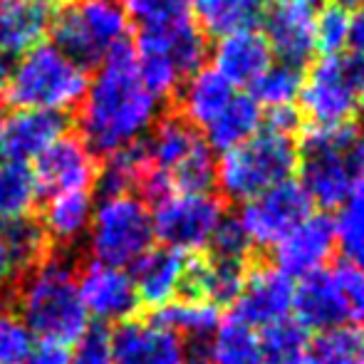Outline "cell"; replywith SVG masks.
I'll return each mask as SVG.
<instances>
[{
  "instance_id": "6da1fadb",
  "label": "cell",
  "mask_w": 364,
  "mask_h": 364,
  "mask_svg": "<svg viewBox=\"0 0 364 364\" xmlns=\"http://www.w3.org/2000/svg\"><path fill=\"white\" fill-rule=\"evenodd\" d=\"M159 107L161 102L146 90L136 70L134 45L127 43L90 75L77 117L80 139L95 156L134 146L159 122Z\"/></svg>"
},
{
  "instance_id": "7a4b0ae2",
  "label": "cell",
  "mask_w": 364,
  "mask_h": 364,
  "mask_svg": "<svg viewBox=\"0 0 364 364\" xmlns=\"http://www.w3.org/2000/svg\"><path fill=\"white\" fill-rule=\"evenodd\" d=\"M15 315L40 342L73 345L90 327V317L77 288L75 265L65 255H48L25 270L13 288Z\"/></svg>"
},
{
  "instance_id": "3957f363",
  "label": "cell",
  "mask_w": 364,
  "mask_h": 364,
  "mask_svg": "<svg viewBox=\"0 0 364 364\" xmlns=\"http://www.w3.org/2000/svg\"><path fill=\"white\" fill-rule=\"evenodd\" d=\"M149 168L141 193L154 203L168 193H208L216 183V159L201 132L181 117H164L141 141Z\"/></svg>"
},
{
  "instance_id": "277c9868",
  "label": "cell",
  "mask_w": 364,
  "mask_h": 364,
  "mask_svg": "<svg viewBox=\"0 0 364 364\" xmlns=\"http://www.w3.org/2000/svg\"><path fill=\"white\" fill-rule=\"evenodd\" d=\"M87 85L90 70L75 63L55 43H43L18 58L3 92L15 109L68 114L82 102Z\"/></svg>"
},
{
  "instance_id": "5b68a950",
  "label": "cell",
  "mask_w": 364,
  "mask_h": 364,
  "mask_svg": "<svg viewBox=\"0 0 364 364\" xmlns=\"http://www.w3.org/2000/svg\"><path fill=\"white\" fill-rule=\"evenodd\" d=\"M297 168L292 136L260 129L240 146L228 149L216 161V183L225 198L248 203L255 196L290 181Z\"/></svg>"
},
{
  "instance_id": "8992f818",
  "label": "cell",
  "mask_w": 364,
  "mask_h": 364,
  "mask_svg": "<svg viewBox=\"0 0 364 364\" xmlns=\"http://www.w3.org/2000/svg\"><path fill=\"white\" fill-rule=\"evenodd\" d=\"M53 43L90 70L129 43V15L117 0H63L53 23Z\"/></svg>"
},
{
  "instance_id": "52a82bcc",
  "label": "cell",
  "mask_w": 364,
  "mask_h": 364,
  "mask_svg": "<svg viewBox=\"0 0 364 364\" xmlns=\"http://www.w3.org/2000/svg\"><path fill=\"white\" fill-rule=\"evenodd\" d=\"M297 166L302 173L300 186L312 203L322 208H340L350 196L362 166L357 159L355 127H310L302 141V154H297Z\"/></svg>"
},
{
  "instance_id": "ba28073f",
  "label": "cell",
  "mask_w": 364,
  "mask_h": 364,
  "mask_svg": "<svg viewBox=\"0 0 364 364\" xmlns=\"http://www.w3.org/2000/svg\"><path fill=\"white\" fill-rule=\"evenodd\" d=\"M90 253L95 263L132 268L151 250V208L136 193L102 196L90 220Z\"/></svg>"
},
{
  "instance_id": "9c48e42d",
  "label": "cell",
  "mask_w": 364,
  "mask_h": 364,
  "mask_svg": "<svg viewBox=\"0 0 364 364\" xmlns=\"http://www.w3.org/2000/svg\"><path fill=\"white\" fill-rule=\"evenodd\" d=\"M364 63L355 58H322L302 77V114L317 129L347 127L362 105Z\"/></svg>"
},
{
  "instance_id": "30bf717a",
  "label": "cell",
  "mask_w": 364,
  "mask_h": 364,
  "mask_svg": "<svg viewBox=\"0 0 364 364\" xmlns=\"http://www.w3.org/2000/svg\"><path fill=\"white\" fill-rule=\"evenodd\" d=\"M223 216V206L213 193H168L154 203V238L168 250L198 255L211 245Z\"/></svg>"
},
{
  "instance_id": "8fae6325",
  "label": "cell",
  "mask_w": 364,
  "mask_h": 364,
  "mask_svg": "<svg viewBox=\"0 0 364 364\" xmlns=\"http://www.w3.org/2000/svg\"><path fill=\"white\" fill-rule=\"evenodd\" d=\"M134 53L139 58H154L168 63L181 77L193 75L203 68L208 55V43L196 18L188 13L146 23L139 28Z\"/></svg>"
},
{
  "instance_id": "7c38bea8",
  "label": "cell",
  "mask_w": 364,
  "mask_h": 364,
  "mask_svg": "<svg viewBox=\"0 0 364 364\" xmlns=\"http://www.w3.org/2000/svg\"><path fill=\"white\" fill-rule=\"evenodd\" d=\"M312 213V201L307 198L300 181H285L270 191L243 203L238 220L248 235L250 245L268 248L290 233L302 218Z\"/></svg>"
},
{
  "instance_id": "4fadbf2b",
  "label": "cell",
  "mask_w": 364,
  "mask_h": 364,
  "mask_svg": "<svg viewBox=\"0 0 364 364\" xmlns=\"http://www.w3.org/2000/svg\"><path fill=\"white\" fill-rule=\"evenodd\" d=\"M292 302H295V283L275 265H258L248 270L238 297L233 302V312L238 322L248 325L250 330L278 325L290 320Z\"/></svg>"
},
{
  "instance_id": "5bb4252c",
  "label": "cell",
  "mask_w": 364,
  "mask_h": 364,
  "mask_svg": "<svg viewBox=\"0 0 364 364\" xmlns=\"http://www.w3.org/2000/svg\"><path fill=\"white\" fill-rule=\"evenodd\" d=\"M100 164L80 136L65 134L35 161L33 178L38 196L55 198L63 193L92 191Z\"/></svg>"
},
{
  "instance_id": "9a60e30c",
  "label": "cell",
  "mask_w": 364,
  "mask_h": 364,
  "mask_svg": "<svg viewBox=\"0 0 364 364\" xmlns=\"http://www.w3.org/2000/svg\"><path fill=\"white\" fill-rule=\"evenodd\" d=\"M335 250V218H330L327 213H310L285 238L275 243V268H280L292 280H305L320 270H327Z\"/></svg>"
},
{
  "instance_id": "2e32d148",
  "label": "cell",
  "mask_w": 364,
  "mask_h": 364,
  "mask_svg": "<svg viewBox=\"0 0 364 364\" xmlns=\"http://www.w3.org/2000/svg\"><path fill=\"white\" fill-rule=\"evenodd\" d=\"M82 305L87 317L97 320L100 325L107 322H127L134 320V312L139 310L132 273L124 268H112L105 263H85L77 278Z\"/></svg>"
},
{
  "instance_id": "e0dca14e",
  "label": "cell",
  "mask_w": 364,
  "mask_h": 364,
  "mask_svg": "<svg viewBox=\"0 0 364 364\" xmlns=\"http://www.w3.org/2000/svg\"><path fill=\"white\" fill-rule=\"evenodd\" d=\"M114 364H188L183 342L156 320H127L112 332Z\"/></svg>"
},
{
  "instance_id": "ac0fdd59",
  "label": "cell",
  "mask_w": 364,
  "mask_h": 364,
  "mask_svg": "<svg viewBox=\"0 0 364 364\" xmlns=\"http://www.w3.org/2000/svg\"><path fill=\"white\" fill-rule=\"evenodd\" d=\"M63 0H0V58H23L53 33Z\"/></svg>"
},
{
  "instance_id": "d6986e66",
  "label": "cell",
  "mask_w": 364,
  "mask_h": 364,
  "mask_svg": "<svg viewBox=\"0 0 364 364\" xmlns=\"http://www.w3.org/2000/svg\"><path fill=\"white\" fill-rule=\"evenodd\" d=\"M65 134H68V117L65 114L40 109H15L13 114L5 117L0 151L8 161L28 166L30 161H38Z\"/></svg>"
},
{
  "instance_id": "ffe728a7",
  "label": "cell",
  "mask_w": 364,
  "mask_h": 364,
  "mask_svg": "<svg viewBox=\"0 0 364 364\" xmlns=\"http://www.w3.org/2000/svg\"><path fill=\"white\" fill-rule=\"evenodd\" d=\"M263 35L280 63L302 68L315 53V13L300 0H278L265 18Z\"/></svg>"
},
{
  "instance_id": "44dd1931",
  "label": "cell",
  "mask_w": 364,
  "mask_h": 364,
  "mask_svg": "<svg viewBox=\"0 0 364 364\" xmlns=\"http://www.w3.org/2000/svg\"><path fill=\"white\" fill-rule=\"evenodd\" d=\"M292 312L297 317L295 322L307 332H325L332 327L347 325L350 310H347L345 288H342L337 268L320 270L302 280L295 288Z\"/></svg>"
},
{
  "instance_id": "7402d4cb",
  "label": "cell",
  "mask_w": 364,
  "mask_h": 364,
  "mask_svg": "<svg viewBox=\"0 0 364 364\" xmlns=\"http://www.w3.org/2000/svg\"><path fill=\"white\" fill-rule=\"evenodd\" d=\"M270 65H273L270 45L265 35L255 28L223 35L213 48V70L230 87H253Z\"/></svg>"
},
{
  "instance_id": "603a6c76",
  "label": "cell",
  "mask_w": 364,
  "mask_h": 364,
  "mask_svg": "<svg viewBox=\"0 0 364 364\" xmlns=\"http://www.w3.org/2000/svg\"><path fill=\"white\" fill-rule=\"evenodd\" d=\"M245 265L216 255H188L183 275V300H201L211 305L235 302L245 280Z\"/></svg>"
},
{
  "instance_id": "cb8c5ba5",
  "label": "cell",
  "mask_w": 364,
  "mask_h": 364,
  "mask_svg": "<svg viewBox=\"0 0 364 364\" xmlns=\"http://www.w3.org/2000/svg\"><path fill=\"white\" fill-rule=\"evenodd\" d=\"M186 260L188 255L168 248L149 250L144 258L134 265V275H132L139 305L161 310V307L176 302V297L181 295L183 288Z\"/></svg>"
},
{
  "instance_id": "d4e9b609",
  "label": "cell",
  "mask_w": 364,
  "mask_h": 364,
  "mask_svg": "<svg viewBox=\"0 0 364 364\" xmlns=\"http://www.w3.org/2000/svg\"><path fill=\"white\" fill-rule=\"evenodd\" d=\"M154 320L166 327V330H171L183 342V347L188 352V360H191V355H201V357L206 355L208 342L213 340L223 317H220L218 307L211 305V302L178 300L161 307Z\"/></svg>"
},
{
  "instance_id": "484cf974",
  "label": "cell",
  "mask_w": 364,
  "mask_h": 364,
  "mask_svg": "<svg viewBox=\"0 0 364 364\" xmlns=\"http://www.w3.org/2000/svg\"><path fill=\"white\" fill-rule=\"evenodd\" d=\"M235 95V87L220 77L213 68H201L181 85L178 92V107L181 119L188 122L196 129H203L208 122H213L225 109Z\"/></svg>"
},
{
  "instance_id": "4316f807",
  "label": "cell",
  "mask_w": 364,
  "mask_h": 364,
  "mask_svg": "<svg viewBox=\"0 0 364 364\" xmlns=\"http://www.w3.org/2000/svg\"><path fill=\"white\" fill-rule=\"evenodd\" d=\"M92 211H95V198L92 191H77V193H63V196L48 198L43 213V228L48 233L50 245L60 248H73L80 243L82 235L90 230Z\"/></svg>"
},
{
  "instance_id": "83f0119b",
  "label": "cell",
  "mask_w": 364,
  "mask_h": 364,
  "mask_svg": "<svg viewBox=\"0 0 364 364\" xmlns=\"http://www.w3.org/2000/svg\"><path fill=\"white\" fill-rule=\"evenodd\" d=\"M263 127V112L260 105L250 95H238L235 92L233 100L225 105L213 122L203 127V141L211 146V151H228V149L240 146L255 136Z\"/></svg>"
},
{
  "instance_id": "f1b7e54d",
  "label": "cell",
  "mask_w": 364,
  "mask_h": 364,
  "mask_svg": "<svg viewBox=\"0 0 364 364\" xmlns=\"http://www.w3.org/2000/svg\"><path fill=\"white\" fill-rule=\"evenodd\" d=\"M191 5L198 28L213 38L253 28L260 8L255 0H191Z\"/></svg>"
},
{
  "instance_id": "f546056e",
  "label": "cell",
  "mask_w": 364,
  "mask_h": 364,
  "mask_svg": "<svg viewBox=\"0 0 364 364\" xmlns=\"http://www.w3.org/2000/svg\"><path fill=\"white\" fill-rule=\"evenodd\" d=\"M302 364H364V330L357 325H340L317 332L307 342Z\"/></svg>"
},
{
  "instance_id": "4dcf8cb0",
  "label": "cell",
  "mask_w": 364,
  "mask_h": 364,
  "mask_svg": "<svg viewBox=\"0 0 364 364\" xmlns=\"http://www.w3.org/2000/svg\"><path fill=\"white\" fill-rule=\"evenodd\" d=\"M149 168L144 144L127 146L122 151H114L105 159V164L97 171V186L102 196H122V193H134V188L141 186Z\"/></svg>"
},
{
  "instance_id": "1f68e13d",
  "label": "cell",
  "mask_w": 364,
  "mask_h": 364,
  "mask_svg": "<svg viewBox=\"0 0 364 364\" xmlns=\"http://www.w3.org/2000/svg\"><path fill=\"white\" fill-rule=\"evenodd\" d=\"M203 357L208 364H260L258 335L235 317H225Z\"/></svg>"
},
{
  "instance_id": "d6a6232c",
  "label": "cell",
  "mask_w": 364,
  "mask_h": 364,
  "mask_svg": "<svg viewBox=\"0 0 364 364\" xmlns=\"http://www.w3.org/2000/svg\"><path fill=\"white\" fill-rule=\"evenodd\" d=\"M0 240L5 243V248H8L10 258H13L20 275H23L25 270L35 268L40 260H45L50 255V240H48V233H45L43 223L30 216L3 223V228H0Z\"/></svg>"
},
{
  "instance_id": "836d02e7",
  "label": "cell",
  "mask_w": 364,
  "mask_h": 364,
  "mask_svg": "<svg viewBox=\"0 0 364 364\" xmlns=\"http://www.w3.org/2000/svg\"><path fill=\"white\" fill-rule=\"evenodd\" d=\"M337 245L347 258V265L364 273V166L355 178L347 201L340 206V216L335 220Z\"/></svg>"
},
{
  "instance_id": "e575fe53",
  "label": "cell",
  "mask_w": 364,
  "mask_h": 364,
  "mask_svg": "<svg viewBox=\"0 0 364 364\" xmlns=\"http://www.w3.org/2000/svg\"><path fill=\"white\" fill-rule=\"evenodd\" d=\"M35 201H38V188H35L33 168L0 159V220L8 223L30 216Z\"/></svg>"
},
{
  "instance_id": "d590c367",
  "label": "cell",
  "mask_w": 364,
  "mask_h": 364,
  "mask_svg": "<svg viewBox=\"0 0 364 364\" xmlns=\"http://www.w3.org/2000/svg\"><path fill=\"white\" fill-rule=\"evenodd\" d=\"M307 330L295 320L265 327L258 335L260 364H302L307 352Z\"/></svg>"
},
{
  "instance_id": "8d00e7d4",
  "label": "cell",
  "mask_w": 364,
  "mask_h": 364,
  "mask_svg": "<svg viewBox=\"0 0 364 364\" xmlns=\"http://www.w3.org/2000/svg\"><path fill=\"white\" fill-rule=\"evenodd\" d=\"M302 90V70L292 65H270L260 80L253 85V100L270 109L292 107V102L300 97Z\"/></svg>"
},
{
  "instance_id": "74e56055",
  "label": "cell",
  "mask_w": 364,
  "mask_h": 364,
  "mask_svg": "<svg viewBox=\"0 0 364 364\" xmlns=\"http://www.w3.org/2000/svg\"><path fill=\"white\" fill-rule=\"evenodd\" d=\"M350 38V13L342 5H325L315 15V50L322 58H337L347 48Z\"/></svg>"
},
{
  "instance_id": "f35d334b",
  "label": "cell",
  "mask_w": 364,
  "mask_h": 364,
  "mask_svg": "<svg viewBox=\"0 0 364 364\" xmlns=\"http://www.w3.org/2000/svg\"><path fill=\"white\" fill-rule=\"evenodd\" d=\"M33 350V335L15 310H0V364H23Z\"/></svg>"
},
{
  "instance_id": "ab89813d",
  "label": "cell",
  "mask_w": 364,
  "mask_h": 364,
  "mask_svg": "<svg viewBox=\"0 0 364 364\" xmlns=\"http://www.w3.org/2000/svg\"><path fill=\"white\" fill-rule=\"evenodd\" d=\"M70 364H114L112 332L105 325L87 327L70 352Z\"/></svg>"
},
{
  "instance_id": "60d3db41",
  "label": "cell",
  "mask_w": 364,
  "mask_h": 364,
  "mask_svg": "<svg viewBox=\"0 0 364 364\" xmlns=\"http://www.w3.org/2000/svg\"><path fill=\"white\" fill-rule=\"evenodd\" d=\"M208 248L213 250L211 255H216V258L238 260V263H243L245 253H248L253 245H250V240H248V235H245L238 216H223Z\"/></svg>"
},
{
  "instance_id": "b9f144b4",
  "label": "cell",
  "mask_w": 364,
  "mask_h": 364,
  "mask_svg": "<svg viewBox=\"0 0 364 364\" xmlns=\"http://www.w3.org/2000/svg\"><path fill=\"white\" fill-rule=\"evenodd\" d=\"M129 15V20H139L141 25L156 23V20L181 15L191 10V0H117Z\"/></svg>"
},
{
  "instance_id": "7bdbcfd3",
  "label": "cell",
  "mask_w": 364,
  "mask_h": 364,
  "mask_svg": "<svg viewBox=\"0 0 364 364\" xmlns=\"http://www.w3.org/2000/svg\"><path fill=\"white\" fill-rule=\"evenodd\" d=\"M337 273H340L342 288H345L350 320H355L357 327L364 330V273L352 268V265H340Z\"/></svg>"
},
{
  "instance_id": "ee69618b",
  "label": "cell",
  "mask_w": 364,
  "mask_h": 364,
  "mask_svg": "<svg viewBox=\"0 0 364 364\" xmlns=\"http://www.w3.org/2000/svg\"><path fill=\"white\" fill-rule=\"evenodd\" d=\"M23 364H70V350L55 342H40V345H33Z\"/></svg>"
},
{
  "instance_id": "f6af8a7d",
  "label": "cell",
  "mask_w": 364,
  "mask_h": 364,
  "mask_svg": "<svg viewBox=\"0 0 364 364\" xmlns=\"http://www.w3.org/2000/svg\"><path fill=\"white\" fill-rule=\"evenodd\" d=\"M302 124V114L295 107H280V109H270L268 114V129L278 132V134L292 136Z\"/></svg>"
},
{
  "instance_id": "bcb514c9",
  "label": "cell",
  "mask_w": 364,
  "mask_h": 364,
  "mask_svg": "<svg viewBox=\"0 0 364 364\" xmlns=\"http://www.w3.org/2000/svg\"><path fill=\"white\" fill-rule=\"evenodd\" d=\"M347 48H350L352 58L364 63V5L355 8L350 15V38H347Z\"/></svg>"
},
{
  "instance_id": "7dc6e473",
  "label": "cell",
  "mask_w": 364,
  "mask_h": 364,
  "mask_svg": "<svg viewBox=\"0 0 364 364\" xmlns=\"http://www.w3.org/2000/svg\"><path fill=\"white\" fill-rule=\"evenodd\" d=\"M18 278H20L18 268H15V263H13V258H10L8 248H5V243L0 240V297H3L8 290L15 288Z\"/></svg>"
},
{
  "instance_id": "c3c4849f",
  "label": "cell",
  "mask_w": 364,
  "mask_h": 364,
  "mask_svg": "<svg viewBox=\"0 0 364 364\" xmlns=\"http://www.w3.org/2000/svg\"><path fill=\"white\" fill-rule=\"evenodd\" d=\"M337 5H342V8H360V5H364V0H337Z\"/></svg>"
},
{
  "instance_id": "681fc988",
  "label": "cell",
  "mask_w": 364,
  "mask_h": 364,
  "mask_svg": "<svg viewBox=\"0 0 364 364\" xmlns=\"http://www.w3.org/2000/svg\"><path fill=\"white\" fill-rule=\"evenodd\" d=\"M357 159H360V164H364V134L357 136Z\"/></svg>"
},
{
  "instance_id": "f907efd6",
  "label": "cell",
  "mask_w": 364,
  "mask_h": 364,
  "mask_svg": "<svg viewBox=\"0 0 364 364\" xmlns=\"http://www.w3.org/2000/svg\"><path fill=\"white\" fill-rule=\"evenodd\" d=\"M5 109H3V102H0V141H3V127H5Z\"/></svg>"
},
{
  "instance_id": "816d5d0a",
  "label": "cell",
  "mask_w": 364,
  "mask_h": 364,
  "mask_svg": "<svg viewBox=\"0 0 364 364\" xmlns=\"http://www.w3.org/2000/svg\"><path fill=\"white\" fill-rule=\"evenodd\" d=\"M300 3H305V5H310V8H312V5H325L327 0H300Z\"/></svg>"
},
{
  "instance_id": "f5cc1de1",
  "label": "cell",
  "mask_w": 364,
  "mask_h": 364,
  "mask_svg": "<svg viewBox=\"0 0 364 364\" xmlns=\"http://www.w3.org/2000/svg\"><path fill=\"white\" fill-rule=\"evenodd\" d=\"M362 105H364V92H362Z\"/></svg>"
}]
</instances>
